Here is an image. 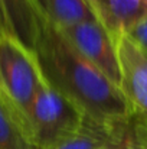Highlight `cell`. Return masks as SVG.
Masks as SVG:
<instances>
[{
    "label": "cell",
    "mask_w": 147,
    "mask_h": 149,
    "mask_svg": "<svg viewBox=\"0 0 147 149\" xmlns=\"http://www.w3.org/2000/svg\"><path fill=\"white\" fill-rule=\"evenodd\" d=\"M146 6H147V0H146Z\"/></svg>",
    "instance_id": "9a60e30c"
},
{
    "label": "cell",
    "mask_w": 147,
    "mask_h": 149,
    "mask_svg": "<svg viewBox=\"0 0 147 149\" xmlns=\"http://www.w3.org/2000/svg\"><path fill=\"white\" fill-rule=\"evenodd\" d=\"M59 31L69 44L85 59L95 65L110 81L118 87L121 86V70L115 41L97 19Z\"/></svg>",
    "instance_id": "277c9868"
},
{
    "label": "cell",
    "mask_w": 147,
    "mask_h": 149,
    "mask_svg": "<svg viewBox=\"0 0 147 149\" xmlns=\"http://www.w3.org/2000/svg\"><path fill=\"white\" fill-rule=\"evenodd\" d=\"M0 149H36L20 119L3 100H0Z\"/></svg>",
    "instance_id": "30bf717a"
},
{
    "label": "cell",
    "mask_w": 147,
    "mask_h": 149,
    "mask_svg": "<svg viewBox=\"0 0 147 149\" xmlns=\"http://www.w3.org/2000/svg\"><path fill=\"white\" fill-rule=\"evenodd\" d=\"M128 122L105 123L85 116L82 126L69 138L49 149H102L120 136L127 127Z\"/></svg>",
    "instance_id": "52a82bcc"
},
{
    "label": "cell",
    "mask_w": 147,
    "mask_h": 149,
    "mask_svg": "<svg viewBox=\"0 0 147 149\" xmlns=\"http://www.w3.org/2000/svg\"><path fill=\"white\" fill-rule=\"evenodd\" d=\"M0 100H1V97H0Z\"/></svg>",
    "instance_id": "2e32d148"
},
{
    "label": "cell",
    "mask_w": 147,
    "mask_h": 149,
    "mask_svg": "<svg viewBox=\"0 0 147 149\" xmlns=\"http://www.w3.org/2000/svg\"><path fill=\"white\" fill-rule=\"evenodd\" d=\"M0 35H12V29H10V25L7 22V17H6L1 0H0Z\"/></svg>",
    "instance_id": "5bb4252c"
},
{
    "label": "cell",
    "mask_w": 147,
    "mask_h": 149,
    "mask_svg": "<svg viewBox=\"0 0 147 149\" xmlns=\"http://www.w3.org/2000/svg\"><path fill=\"white\" fill-rule=\"evenodd\" d=\"M95 19L115 39L147 13L146 0H87Z\"/></svg>",
    "instance_id": "8992f818"
},
{
    "label": "cell",
    "mask_w": 147,
    "mask_h": 149,
    "mask_svg": "<svg viewBox=\"0 0 147 149\" xmlns=\"http://www.w3.org/2000/svg\"><path fill=\"white\" fill-rule=\"evenodd\" d=\"M85 116L72 100L43 81L25 117V130L36 149H49L74 135Z\"/></svg>",
    "instance_id": "7a4b0ae2"
},
{
    "label": "cell",
    "mask_w": 147,
    "mask_h": 149,
    "mask_svg": "<svg viewBox=\"0 0 147 149\" xmlns=\"http://www.w3.org/2000/svg\"><path fill=\"white\" fill-rule=\"evenodd\" d=\"M121 70V90L131 109V117L147 126V54L126 35L114 39Z\"/></svg>",
    "instance_id": "5b68a950"
},
{
    "label": "cell",
    "mask_w": 147,
    "mask_h": 149,
    "mask_svg": "<svg viewBox=\"0 0 147 149\" xmlns=\"http://www.w3.org/2000/svg\"><path fill=\"white\" fill-rule=\"evenodd\" d=\"M12 35L30 52L35 49L39 13L32 0H1Z\"/></svg>",
    "instance_id": "ba28073f"
},
{
    "label": "cell",
    "mask_w": 147,
    "mask_h": 149,
    "mask_svg": "<svg viewBox=\"0 0 147 149\" xmlns=\"http://www.w3.org/2000/svg\"><path fill=\"white\" fill-rule=\"evenodd\" d=\"M127 129H128V125H127V127L124 129V132L120 136H117L114 141H111L108 145H105L102 149H131L130 148V142H128Z\"/></svg>",
    "instance_id": "4fadbf2b"
},
{
    "label": "cell",
    "mask_w": 147,
    "mask_h": 149,
    "mask_svg": "<svg viewBox=\"0 0 147 149\" xmlns=\"http://www.w3.org/2000/svg\"><path fill=\"white\" fill-rule=\"evenodd\" d=\"M35 58L45 81L99 122L123 123L131 109L121 87L75 49L62 32L39 15Z\"/></svg>",
    "instance_id": "6da1fadb"
},
{
    "label": "cell",
    "mask_w": 147,
    "mask_h": 149,
    "mask_svg": "<svg viewBox=\"0 0 147 149\" xmlns=\"http://www.w3.org/2000/svg\"><path fill=\"white\" fill-rule=\"evenodd\" d=\"M127 133L131 149H147V126L131 117L128 120Z\"/></svg>",
    "instance_id": "8fae6325"
},
{
    "label": "cell",
    "mask_w": 147,
    "mask_h": 149,
    "mask_svg": "<svg viewBox=\"0 0 147 149\" xmlns=\"http://www.w3.org/2000/svg\"><path fill=\"white\" fill-rule=\"evenodd\" d=\"M38 13L58 29H68L95 16L87 0H32Z\"/></svg>",
    "instance_id": "9c48e42d"
},
{
    "label": "cell",
    "mask_w": 147,
    "mask_h": 149,
    "mask_svg": "<svg viewBox=\"0 0 147 149\" xmlns=\"http://www.w3.org/2000/svg\"><path fill=\"white\" fill-rule=\"evenodd\" d=\"M43 81L35 54L14 36L0 35V97L20 119L23 127L29 107Z\"/></svg>",
    "instance_id": "3957f363"
},
{
    "label": "cell",
    "mask_w": 147,
    "mask_h": 149,
    "mask_svg": "<svg viewBox=\"0 0 147 149\" xmlns=\"http://www.w3.org/2000/svg\"><path fill=\"white\" fill-rule=\"evenodd\" d=\"M126 36L143 52L147 54V13L139 19L126 33Z\"/></svg>",
    "instance_id": "7c38bea8"
}]
</instances>
